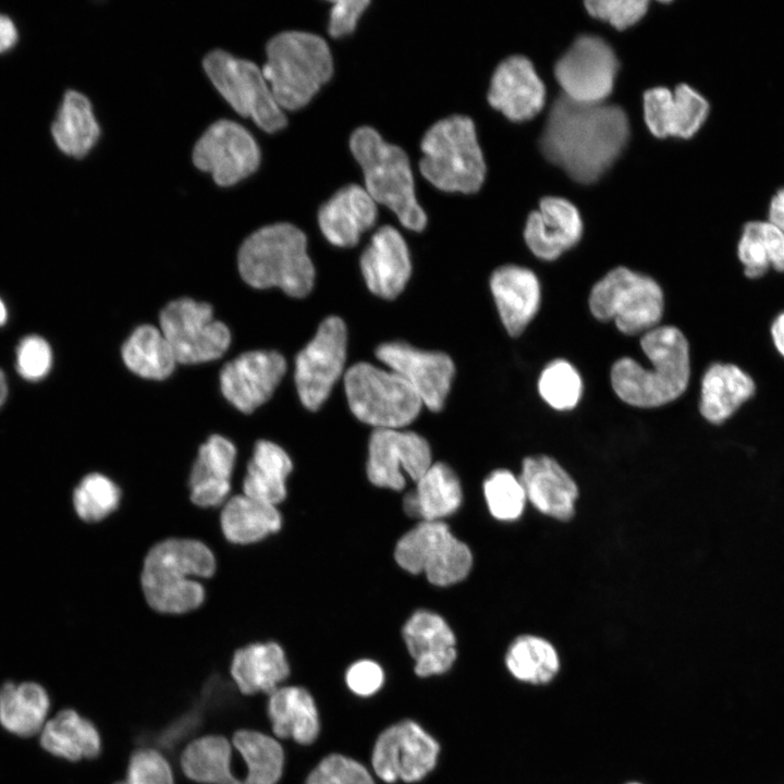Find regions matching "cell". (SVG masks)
<instances>
[{"label":"cell","mask_w":784,"mask_h":784,"mask_svg":"<svg viewBox=\"0 0 784 784\" xmlns=\"http://www.w3.org/2000/svg\"><path fill=\"white\" fill-rule=\"evenodd\" d=\"M628 134V120L621 107L578 102L562 94L551 107L540 148L574 181L589 184L621 155Z\"/></svg>","instance_id":"cell-1"},{"label":"cell","mask_w":784,"mask_h":784,"mask_svg":"<svg viewBox=\"0 0 784 784\" xmlns=\"http://www.w3.org/2000/svg\"><path fill=\"white\" fill-rule=\"evenodd\" d=\"M651 368L630 357L617 359L611 368L616 395L636 407H658L679 397L690 375L689 346L683 332L673 326H658L640 339Z\"/></svg>","instance_id":"cell-2"},{"label":"cell","mask_w":784,"mask_h":784,"mask_svg":"<svg viewBox=\"0 0 784 784\" xmlns=\"http://www.w3.org/2000/svg\"><path fill=\"white\" fill-rule=\"evenodd\" d=\"M237 267L248 285L279 287L292 297L309 294L315 281L306 235L289 222L268 224L250 233L240 246Z\"/></svg>","instance_id":"cell-3"},{"label":"cell","mask_w":784,"mask_h":784,"mask_svg":"<svg viewBox=\"0 0 784 784\" xmlns=\"http://www.w3.org/2000/svg\"><path fill=\"white\" fill-rule=\"evenodd\" d=\"M216 560L211 550L194 539H167L147 553L140 574L144 597L154 610L181 614L197 609L205 589L192 577H209Z\"/></svg>","instance_id":"cell-4"},{"label":"cell","mask_w":784,"mask_h":784,"mask_svg":"<svg viewBox=\"0 0 784 784\" xmlns=\"http://www.w3.org/2000/svg\"><path fill=\"white\" fill-rule=\"evenodd\" d=\"M261 70L282 109L305 106L330 79L333 61L327 41L304 30H284L266 45Z\"/></svg>","instance_id":"cell-5"},{"label":"cell","mask_w":784,"mask_h":784,"mask_svg":"<svg viewBox=\"0 0 784 784\" xmlns=\"http://www.w3.org/2000/svg\"><path fill=\"white\" fill-rule=\"evenodd\" d=\"M351 150L360 164L366 191L376 203L391 209L409 230L422 231L427 217L419 206L414 177L405 151L387 143L370 126H360L351 135Z\"/></svg>","instance_id":"cell-6"},{"label":"cell","mask_w":784,"mask_h":784,"mask_svg":"<svg viewBox=\"0 0 784 784\" xmlns=\"http://www.w3.org/2000/svg\"><path fill=\"white\" fill-rule=\"evenodd\" d=\"M420 148V171L437 188L470 194L481 187L486 163L470 118L455 114L436 122Z\"/></svg>","instance_id":"cell-7"},{"label":"cell","mask_w":784,"mask_h":784,"mask_svg":"<svg viewBox=\"0 0 784 784\" xmlns=\"http://www.w3.org/2000/svg\"><path fill=\"white\" fill-rule=\"evenodd\" d=\"M344 388L354 416L375 429H401L416 419L424 405L401 376L369 363L353 365L345 372Z\"/></svg>","instance_id":"cell-8"},{"label":"cell","mask_w":784,"mask_h":784,"mask_svg":"<svg viewBox=\"0 0 784 784\" xmlns=\"http://www.w3.org/2000/svg\"><path fill=\"white\" fill-rule=\"evenodd\" d=\"M588 304L598 320H613L627 335L644 334L658 327L664 306L660 285L625 267H616L599 280L591 289Z\"/></svg>","instance_id":"cell-9"},{"label":"cell","mask_w":784,"mask_h":784,"mask_svg":"<svg viewBox=\"0 0 784 784\" xmlns=\"http://www.w3.org/2000/svg\"><path fill=\"white\" fill-rule=\"evenodd\" d=\"M203 65L217 89L237 112L252 117L267 132L286 125L283 109L254 61L217 48L204 57Z\"/></svg>","instance_id":"cell-10"},{"label":"cell","mask_w":784,"mask_h":784,"mask_svg":"<svg viewBox=\"0 0 784 784\" xmlns=\"http://www.w3.org/2000/svg\"><path fill=\"white\" fill-rule=\"evenodd\" d=\"M394 558L405 571L424 573L436 586L463 580L473 565L470 549L441 520H421L396 543Z\"/></svg>","instance_id":"cell-11"},{"label":"cell","mask_w":784,"mask_h":784,"mask_svg":"<svg viewBox=\"0 0 784 784\" xmlns=\"http://www.w3.org/2000/svg\"><path fill=\"white\" fill-rule=\"evenodd\" d=\"M159 324L177 364L218 359L231 344V332L215 319L211 305L189 297L168 303L160 311Z\"/></svg>","instance_id":"cell-12"},{"label":"cell","mask_w":784,"mask_h":784,"mask_svg":"<svg viewBox=\"0 0 784 784\" xmlns=\"http://www.w3.org/2000/svg\"><path fill=\"white\" fill-rule=\"evenodd\" d=\"M347 333L336 316L326 318L313 340L295 359V385L302 404L317 411L341 377L346 358Z\"/></svg>","instance_id":"cell-13"},{"label":"cell","mask_w":784,"mask_h":784,"mask_svg":"<svg viewBox=\"0 0 784 784\" xmlns=\"http://www.w3.org/2000/svg\"><path fill=\"white\" fill-rule=\"evenodd\" d=\"M617 69L618 61L607 41L583 35L556 61L554 75L569 99L599 103L611 94Z\"/></svg>","instance_id":"cell-14"},{"label":"cell","mask_w":784,"mask_h":784,"mask_svg":"<svg viewBox=\"0 0 784 784\" xmlns=\"http://www.w3.org/2000/svg\"><path fill=\"white\" fill-rule=\"evenodd\" d=\"M193 161L199 169L211 172L218 184L231 185L257 169L260 149L244 125L219 119L195 143Z\"/></svg>","instance_id":"cell-15"},{"label":"cell","mask_w":784,"mask_h":784,"mask_svg":"<svg viewBox=\"0 0 784 784\" xmlns=\"http://www.w3.org/2000/svg\"><path fill=\"white\" fill-rule=\"evenodd\" d=\"M439 744L417 723L406 720L385 728L375 744L371 764L387 783L424 779L436 765Z\"/></svg>","instance_id":"cell-16"},{"label":"cell","mask_w":784,"mask_h":784,"mask_svg":"<svg viewBox=\"0 0 784 784\" xmlns=\"http://www.w3.org/2000/svg\"><path fill=\"white\" fill-rule=\"evenodd\" d=\"M425 438L401 429H375L368 444L367 476L377 487L402 490L406 477L417 481L431 466Z\"/></svg>","instance_id":"cell-17"},{"label":"cell","mask_w":784,"mask_h":784,"mask_svg":"<svg viewBox=\"0 0 784 784\" xmlns=\"http://www.w3.org/2000/svg\"><path fill=\"white\" fill-rule=\"evenodd\" d=\"M376 356L401 376L430 411L442 409L455 372L449 355L421 351L404 342H389L377 347Z\"/></svg>","instance_id":"cell-18"},{"label":"cell","mask_w":784,"mask_h":784,"mask_svg":"<svg viewBox=\"0 0 784 784\" xmlns=\"http://www.w3.org/2000/svg\"><path fill=\"white\" fill-rule=\"evenodd\" d=\"M285 370L286 362L277 351L245 352L222 367L220 389L226 401L248 414L272 396Z\"/></svg>","instance_id":"cell-19"},{"label":"cell","mask_w":784,"mask_h":784,"mask_svg":"<svg viewBox=\"0 0 784 784\" xmlns=\"http://www.w3.org/2000/svg\"><path fill=\"white\" fill-rule=\"evenodd\" d=\"M488 100L510 120L526 121L543 108L546 89L532 63L523 56H512L495 69Z\"/></svg>","instance_id":"cell-20"},{"label":"cell","mask_w":784,"mask_h":784,"mask_svg":"<svg viewBox=\"0 0 784 784\" xmlns=\"http://www.w3.org/2000/svg\"><path fill=\"white\" fill-rule=\"evenodd\" d=\"M645 121L657 137H691L709 113L708 101L690 86L681 84L674 93L665 87L644 94Z\"/></svg>","instance_id":"cell-21"},{"label":"cell","mask_w":784,"mask_h":784,"mask_svg":"<svg viewBox=\"0 0 784 784\" xmlns=\"http://www.w3.org/2000/svg\"><path fill=\"white\" fill-rule=\"evenodd\" d=\"M360 269L368 289L384 299H394L404 290L412 272L409 253L400 232L390 225L372 235L360 257Z\"/></svg>","instance_id":"cell-22"},{"label":"cell","mask_w":784,"mask_h":784,"mask_svg":"<svg viewBox=\"0 0 784 784\" xmlns=\"http://www.w3.org/2000/svg\"><path fill=\"white\" fill-rule=\"evenodd\" d=\"M583 222L577 208L560 197H544L539 210L527 219L524 237L529 249L543 260H554L578 243Z\"/></svg>","instance_id":"cell-23"},{"label":"cell","mask_w":784,"mask_h":784,"mask_svg":"<svg viewBox=\"0 0 784 784\" xmlns=\"http://www.w3.org/2000/svg\"><path fill=\"white\" fill-rule=\"evenodd\" d=\"M519 480L526 498L539 512L563 522L573 517L578 488L555 460L547 455L526 457Z\"/></svg>","instance_id":"cell-24"},{"label":"cell","mask_w":784,"mask_h":784,"mask_svg":"<svg viewBox=\"0 0 784 784\" xmlns=\"http://www.w3.org/2000/svg\"><path fill=\"white\" fill-rule=\"evenodd\" d=\"M405 645L415 660V673L427 677L446 672L456 659L455 636L436 613L417 611L405 623Z\"/></svg>","instance_id":"cell-25"},{"label":"cell","mask_w":784,"mask_h":784,"mask_svg":"<svg viewBox=\"0 0 784 784\" xmlns=\"http://www.w3.org/2000/svg\"><path fill=\"white\" fill-rule=\"evenodd\" d=\"M376 201L366 188L350 184L339 189L318 212V222L324 237L339 247L357 244L363 232L377 219Z\"/></svg>","instance_id":"cell-26"},{"label":"cell","mask_w":784,"mask_h":784,"mask_svg":"<svg viewBox=\"0 0 784 784\" xmlns=\"http://www.w3.org/2000/svg\"><path fill=\"white\" fill-rule=\"evenodd\" d=\"M490 289L504 328L511 336H518L540 306L537 275L524 267L502 266L491 274Z\"/></svg>","instance_id":"cell-27"},{"label":"cell","mask_w":784,"mask_h":784,"mask_svg":"<svg viewBox=\"0 0 784 784\" xmlns=\"http://www.w3.org/2000/svg\"><path fill=\"white\" fill-rule=\"evenodd\" d=\"M235 456L234 444L219 434L199 446L188 480L194 504L211 507L224 502L231 489Z\"/></svg>","instance_id":"cell-28"},{"label":"cell","mask_w":784,"mask_h":784,"mask_svg":"<svg viewBox=\"0 0 784 784\" xmlns=\"http://www.w3.org/2000/svg\"><path fill=\"white\" fill-rule=\"evenodd\" d=\"M290 673L285 653L277 642L252 644L235 651L231 675L246 695L272 694Z\"/></svg>","instance_id":"cell-29"},{"label":"cell","mask_w":784,"mask_h":784,"mask_svg":"<svg viewBox=\"0 0 784 784\" xmlns=\"http://www.w3.org/2000/svg\"><path fill=\"white\" fill-rule=\"evenodd\" d=\"M462 488L453 469L444 463H432L416 481V489L404 499L405 512L427 522L441 520L457 511Z\"/></svg>","instance_id":"cell-30"},{"label":"cell","mask_w":784,"mask_h":784,"mask_svg":"<svg viewBox=\"0 0 784 784\" xmlns=\"http://www.w3.org/2000/svg\"><path fill=\"white\" fill-rule=\"evenodd\" d=\"M268 716L277 737L309 745L319 734V716L311 695L303 687L277 688L270 694Z\"/></svg>","instance_id":"cell-31"},{"label":"cell","mask_w":784,"mask_h":784,"mask_svg":"<svg viewBox=\"0 0 784 784\" xmlns=\"http://www.w3.org/2000/svg\"><path fill=\"white\" fill-rule=\"evenodd\" d=\"M57 147L72 157L85 156L96 144L100 126L90 100L83 93L68 89L50 127Z\"/></svg>","instance_id":"cell-32"},{"label":"cell","mask_w":784,"mask_h":784,"mask_svg":"<svg viewBox=\"0 0 784 784\" xmlns=\"http://www.w3.org/2000/svg\"><path fill=\"white\" fill-rule=\"evenodd\" d=\"M755 392L752 379L732 364H713L701 381L700 413L712 424H720Z\"/></svg>","instance_id":"cell-33"},{"label":"cell","mask_w":784,"mask_h":784,"mask_svg":"<svg viewBox=\"0 0 784 784\" xmlns=\"http://www.w3.org/2000/svg\"><path fill=\"white\" fill-rule=\"evenodd\" d=\"M40 745L51 755L70 761L95 758L101 750L96 726L72 709L58 712L45 723Z\"/></svg>","instance_id":"cell-34"},{"label":"cell","mask_w":784,"mask_h":784,"mask_svg":"<svg viewBox=\"0 0 784 784\" xmlns=\"http://www.w3.org/2000/svg\"><path fill=\"white\" fill-rule=\"evenodd\" d=\"M292 461L278 444L259 440L254 446L243 480V494L277 505L286 497L285 481Z\"/></svg>","instance_id":"cell-35"},{"label":"cell","mask_w":784,"mask_h":784,"mask_svg":"<svg viewBox=\"0 0 784 784\" xmlns=\"http://www.w3.org/2000/svg\"><path fill=\"white\" fill-rule=\"evenodd\" d=\"M50 707L46 689L34 682L0 687V724L10 733L29 737L41 732Z\"/></svg>","instance_id":"cell-36"},{"label":"cell","mask_w":784,"mask_h":784,"mask_svg":"<svg viewBox=\"0 0 784 784\" xmlns=\"http://www.w3.org/2000/svg\"><path fill=\"white\" fill-rule=\"evenodd\" d=\"M220 524L229 541L248 544L278 531L282 518L275 505L241 494L224 504Z\"/></svg>","instance_id":"cell-37"},{"label":"cell","mask_w":784,"mask_h":784,"mask_svg":"<svg viewBox=\"0 0 784 784\" xmlns=\"http://www.w3.org/2000/svg\"><path fill=\"white\" fill-rule=\"evenodd\" d=\"M121 353L132 372L150 380L168 378L177 364L161 330L152 324L138 326L123 343Z\"/></svg>","instance_id":"cell-38"},{"label":"cell","mask_w":784,"mask_h":784,"mask_svg":"<svg viewBox=\"0 0 784 784\" xmlns=\"http://www.w3.org/2000/svg\"><path fill=\"white\" fill-rule=\"evenodd\" d=\"M232 748L226 738L208 735L186 746L181 757L185 775L204 784H242L232 772Z\"/></svg>","instance_id":"cell-39"},{"label":"cell","mask_w":784,"mask_h":784,"mask_svg":"<svg viewBox=\"0 0 784 784\" xmlns=\"http://www.w3.org/2000/svg\"><path fill=\"white\" fill-rule=\"evenodd\" d=\"M737 253L748 278L761 277L770 267L784 271V233L770 222H748Z\"/></svg>","instance_id":"cell-40"},{"label":"cell","mask_w":784,"mask_h":784,"mask_svg":"<svg viewBox=\"0 0 784 784\" xmlns=\"http://www.w3.org/2000/svg\"><path fill=\"white\" fill-rule=\"evenodd\" d=\"M233 745L246 765L242 784H277L282 775L284 752L270 736L249 730L234 734Z\"/></svg>","instance_id":"cell-41"},{"label":"cell","mask_w":784,"mask_h":784,"mask_svg":"<svg viewBox=\"0 0 784 784\" xmlns=\"http://www.w3.org/2000/svg\"><path fill=\"white\" fill-rule=\"evenodd\" d=\"M505 663L514 677L531 684L548 683L560 666L554 647L546 639L532 635L519 636L512 642Z\"/></svg>","instance_id":"cell-42"},{"label":"cell","mask_w":784,"mask_h":784,"mask_svg":"<svg viewBox=\"0 0 784 784\" xmlns=\"http://www.w3.org/2000/svg\"><path fill=\"white\" fill-rule=\"evenodd\" d=\"M121 491L107 476L99 473L86 475L73 491V506L81 519L99 522L119 505Z\"/></svg>","instance_id":"cell-43"},{"label":"cell","mask_w":784,"mask_h":784,"mask_svg":"<svg viewBox=\"0 0 784 784\" xmlns=\"http://www.w3.org/2000/svg\"><path fill=\"white\" fill-rule=\"evenodd\" d=\"M538 391L554 409H572L581 397L583 381L572 364L565 359H555L541 371Z\"/></svg>","instance_id":"cell-44"},{"label":"cell","mask_w":784,"mask_h":784,"mask_svg":"<svg viewBox=\"0 0 784 784\" xmlns=\"http://www.w3.org/2000/svg\"><path fill=\"white\" fill-rule=\"evenodd\" d=\"M483 494L491 515L499 520H515L524 511L525 490L510 470L492 471L485 480Z\"/></svg>","instance_id":"cell-45"},{"label":"cell","mask_w":784,"mask_h":784,"mask_svg":"<svg viewBox=\"0 0 784 784\" xmlns=\"http://www.w3.org/2000/svg\"><path fill=\"white\" fill-rule=\"evenodd\" d=\"M305 784H375L368 770L356 760L332 754L308 774Z\"/></svg>","instance_id":"cell-46"},{"label":"cell","mask_w":784,"mask_h":784,"mask_svg":"<svg viewBox=\"0 0 784 784\" xmlns=\"http://www.w3.org/2000/svg\"><path fill=\"white\" fill-rule=\"evenodd\" d=\"M115 784H174L172 770L164 757L154 749L135 751L125 780Z\"/></svg>","instance_id":"cell-47"},{"label":"cell","mask_w":784,"mask_h":784,"mask_svg":"<svg viewBox=\"0 0 784 784\" xmlns=\"http://www.w3.org/2000/svg\"><path fill=\"white\" fill-rule=\"evenodd\" d=\"M647 0H589L585 7L596 19L610 23L616 29H625L637 23L647 12Z\"/></svg>","instance_id":"cell-48"},{"label":"cell","mask_w":784,"mask_h":784,"mask_svg":"<svg viewBox=\"0 0 784 784\" xmlns=\"http://www.w3.org/2000/svg\"><path fill=\"white\" fill-rule=\"evenodd\" d=\"M49 344L37 335L23 339L17 347L16 367L20 375L30 381L44 378L51 368Z\"/></svg>","instance_id":"cell-49"},{"label":"cell","mask_w":784,"mask_h":784,"mask_svg":"<svg viewBox=\"0 0 784 784\" xmlns=\"http://www.w3.org/2000/svg\"><path fill=\"white\" fill-rule=\"evenodd\" d=\"M345 681L354 694L367 697L373 695L381 688L384 682V674L377 662L360 660L348 667Z\"/></svg>","instance_id":"cell-50"},{"label":"cell","mask_w":784,"mask_h":784,"mask_svg":"<svg viewBox=\"0 0 784 784\" xmlns=\"http://www.w3.org/2000/svg\"><path fill=\"white\" fill-rule=\"evenodd\" d=\"M368 4V0H338L332 2L328 25L329 34L332 37H341L352 33Z\"/></svg>","instance_id":"cell-51"},{"label":"cell","mask_w":784,"mask_h":784,"mask_svg":"<svg viewBox=\"0 0 784 784\" xmlns=\"http://www.w3.org/2000/svg\"><path fill=\"white\" fill-rule=\"evenodd\" d=\"M19 40L15 23L5 14L0 13V54L10 51Z\"/></svg>","instance_id":"cell-52"},{"label":"cell","mask_w":784,"mask_h":784,"mask_svg":"<svg viewBox=\"0 0 784 784\" xmlns=\"http://www.w3.org/2000/svg\"><path fill=\"white\" fill-rule=\"evenodd\" d=\"M769 222L784 233V188L777 191L771 199Z\"/></svg>","instance_id":"cell-53"},{"label":"cell","mask_w":784,"mask_h":784,"mask_svg":"<svg viewBox=\"0 0 784 784\" xmlns=\"http://www.w3.org/2000/svg\"><path fill=\"white\" fill-rule=\"evenodd\" d=\"M771 333L777 351L784 356V313L774 320Z\"/></svg>","instance_id":"cell-54"},{"label":"cell","mask_w":784,"mask_h":784,"mask_svg":"<svg viewBox=\"0 0 784 784\" xmlns=\"http://www.w3.org/2000/svg\"><path fill=\"white\" fill-rule=\"evenodd\" d=\"M7 392H8V389H7L5 378L0 370V406L5 400Z\"/></svg>","instance_id":"cell-55"},{"label":"cell","mask_w":784,"mask_h":784,"mask_svg":"<svg viewBox=\"0 0 784 784\" xmlns=\"http://www.w3.org/2000/svg\"><path fill=\"white\" fill-rule=\"evenodd\" d=\"M7 320V309L4 307V304L0 299V324H3Z\"/></svg>","instance_id":"cell-56"},{"label":"cell","mask_w":784,"mask_h":784,"mask_svg":"<svg viewBox=\"0 0 784 784\" xmlns=\"http://www.w3.org/2000/svg\"><path fill=\"white\" fill-rule=\"evenodd\" d=\"M632 784H637V783H632Z\"/></svg>","instance_id":"cell-57"}]
</instances>
